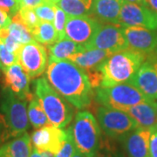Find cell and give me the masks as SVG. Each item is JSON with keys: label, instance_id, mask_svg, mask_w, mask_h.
<instances>
[{"label": "cell", "instance_id": "24", "mask_svg": "<svg viewBox=\"0 0 157 157\" xmlns=\"http://www.w3.org/2000/svg\"><path fill=\"white\" fill-rule=\"evenodd\" d=\"M27 113H28L29 121L35 129L52 125L45 114L43 107H41L39 101L35 95L29 101Z\"/></svg>", "mask_w": 157, "mask_h": 157}, {"label": "cell", "instance_id": "13", "mask_svg": "<svg viewBox=\"0 0 157 157\" xmlns=\"http://www.w3.org/2000/svg\"><path fill=\"white\" fill-rule=\"evenodd\" d=\"M101 25L91 15L68 17L66 25V39L85 45L95 35Z\"/></svg>", "mask_w": 157, "mask_h": 157}, {"label": "cell", "instance_id": "47", "mask_svg": "<svg viewBox=\"0 0 157 157\" xmlns=\"http://www.w3.org/2000/svg\"><path fill=\"white\" fill-rule=\"evenodd\" d=\"M145 1H146V0H144V5H145Z\"/></svg>", "mask_w": 157, "mask_h": 157}, {"label": "cell", "instance_id": "19", "mask_svg": "<svg viewBox=\"0 0 157 157\" xmlns=\"http://www.w3.org/2000/svg\"><path fill=\"white\" fill-rule=\"evenodd\" d=\"M32 150V140L25 132L0 147V157H30Z\"/></svg>", "mask_w": 157, "mask_h": 157}, {"label": "cell", "instance_id": "33", "mask_svg": "<svg viewBox=\"0 0 157 157\" xmlns=\"http://www.w3.org/2000/svg\"><path fill=\"white\" fill-rule=\"evenodd\" d=\"M0 9L6 11L12 17L17 15L20 7L17 0H0Z\"/></svg>", "mask_w": 157, "mask_h": 157}, {"label": "cell", "instance_id": "3", "mask_svg": "<svg viewBox=\"0 0 157 157\" xmlns=\"http://www.w3.org/2000/svg\"><path fill=\"white\" fill-rule=\"evenodd\" d=\"M29 123L27 101L19 99L10 90L2 88L0 94L2 142L25 133Z\"/></svg>", "mask_w": 157, "mask_h": 157}, {"label": "cell", "instance_id": "9", "mask_svg": "<svg viewBox=\"0 0 157 157\" xmlns=\"http://www.w3.org/2000/svg\"><path fill=\"white\" fill-rule=\"evenodd\" d=\"M17 56V62L31 78H38L46 70L47 49L36 40L22 45Z\"/></svg>", "mask_w": 157, "mask_h": 157}, {"label": "cell", "instance_id": "2", "mask_svg": "<svg viewBox=\"0 0 157 157\" xmlns=\"http://www.w3.org/2000/svg\"><path fill=\"white\" fill-rule=\"evenodd\" d=\"M147 58L145 54L129 48L111 54L97 67L101 74L100 87L128 83Z\"/></svg>", "mask_w": 157, "mask_h": 157}, {"label": "cell", "instance_id": "18", "mask_svg": "<svg viewBox=\"0 0 157 157\" xmlns=\"http://www.w3.org/2000/svg\"><path fill=\"white\" fill-rule=\"evenodd\" d=\"M121 4L122 0H94L90 15L101 24L119 25Z\"/></svg>", "mask_w": 157, "mask_h": 157}, {"label": "cell", "instance_id": "25", "mask_svg": "<svg viewBox=\"0 0 157 157\" xmlns=\"http://www.w3.org/2000/svg\"><path fill=\"white\" fill-rule=\"evenodd\" d=\"M7 31L14 39H17V41L22 45L30 43L34 40L30 31L18 19V17L16 15L11 18V25L7 28Z\"/></svg>", "mask_w": 157, "mask_h": 157}, {"label": "cell", "instance_id": "21", "mask_svg": "<svg viewBox=\"0 0 157 157\" xmlns=\"http://www.w3.org/2000/svg\"><path fill=\"white\" fill-rule=\"evenodd\" d=\"M85 50L84 45L78 44L68 39H62L48 45L49 59L58 60H68L70 57Z\"/></svg>", "mask_w": 157, "mask_h": 157}, {"label": "cell", "instance_id": "26", "mask_svg": "<svg viewBox=\"0 0 157 157\" xmlns=\"http://www.w3.org/2000/svg\"><path fill=\"white\" fill-rule=\"evenodd\" d=\"M16 16L27 27L30 33H32L40 22L39 17L35 13L34 9L33 8L21 7Z\"/></svg>", "mask_w": 157, "mask_h": 157}, {"label": "cell", "instance_id": "29", "mask_svg": "<svg viewBox=\"0 0 157 157\" xmlns=\"http://www.w3.org/2000/svg\"><path fill=\"white\" fill-rule=\"evenodd\" d=\"M94 157H125L124 154L118 149L109 140H101V147Z\"/></svg>", "mask_w": 157, "mask_h": 157}, {"label": "cell", "instance_id": "28", "mask_svg": "<svg viewBox=\"0 0 157 157\" xmlns=\"http://www.w3.org/2000/svg\"><path fill=\"white\" fill-rule=\"evenodd\" d=\"M55 6H56L52 5L50 3H45L34 8V11L40 21L52 23L53 22L55 16Z\"/></svg>", "mask_w": 157, "mask_h": 157}, {"label": "cell", "instance_id": "8", "mask_svg": "<svg viewBox=\"0 0 157 157\" xmlns=\"http://www.w3.org/2000/svg\"><path fill=\"white\" fill-rule=\"evenodd\" d=\"M84 46L86 50L100 49L111 53L128 49L121 26L113 24H102L95 35Z\"/></svg>", "mask_w": 157, "mask_h": 157}, {"label": "cell", "instance_id": "14", "mask_svg": "<svg viewBox=\"0 0 157 157\" xmlns=\"http://www.w3.org/2000/svg\"><path fill=\"white\" fill-rule=\"evenodd\" d=\"M121 29L129 49L141 52L147 56L156 53V31L140 26H124Z\"/></svg>", "mask_w": 157, "mask_h": 157}, {"label": "cell", "instance_id": "10", "mask_svg": "<svg viewBox=\"0 0 157 157\" xmlns=\"http://www.w3.org/2000/svg\"><path fill=\"white\" fill-rule=\"evenodd\" d=\"M119 25L124 26H140L156 31L157 12L144 5L122 1Z\"/></svg>", "mask_w": 157, "mask_h": 157}, {"label": "cell", "instance_id": "12", "mask_svg": "<svg viewBox=\"0 0 157 157\" xmlns=\"http://www.w3.org/2000/svg\"><path fill=\"white\" fill-rule=\"evenodd\" d=\"M2 73V88L10 90L17 97L24 101H29L33 97L34 95L30 91L31 78L19 63L4 67Z\"/></svg>", "mask_w": 157, "mask_h": 157}, {"label": "cell", "instance_id": "22", "mask_svg": "<svg viewBox=\"0 0 157 157\" xmlns=\"http://www.w3.org/2000/svg\"><path fill=\"white\" fill-rule=\"evenodd\" d=\"M94 0H60L57 6L68 17H79L91 14Z\"/></svg>", "mask_w": 157, "mask_h": 157}, {"label": "cell", "instance_id": "1", "mask_svg": "<svg viewBox=\"0 0 157 157\" xmlns=\"http://www.w3.org/2000/svg\"><path fill=\"white\" fill-rule=\"evenodd\" d=\"M48 62L45 77L51 86L77 109L89 107L94 92L84 69L70 60L49 59Z\"/></svg>", "mask_w": 157, "mask_h": 157}, {"label": "cell", "instance_id": "7", "mask_svg": "<svg viewBox=\"0 0 157 157\" xmlns=\"http://www.w3.org/2000/svg\"><path fill=\"white\" fill-rule=\"evenodd\" d=\"M97 120L101 130L109 139H124L139 126L127 112L101 106L96 110Z\"/></svg>", "mask_w": 157, "mask_h": 157}, {"label": "cell", "instance_id": "5", "mask_svg": "<svg viewBox=\"0 0 157 157\" xmlns=\"http://www.w3.org/2000/svg\"><path fill=\"white\" fill-rule=\"evenodd\" d=\"M76 149L86 157H94L101 147V128L93 113L81 111L75 115L69 127Z\"/></svg>", "mask_w": 157, "mask_h": 157}, {"label": "cell", "instance_id": "42", "mask_svg": "<svg viewBox=\"0 0 157 157\" xmlns=\"http://www.w3.org/2000/svg\"><path fill=\"white\" fill-rule=\"evenodd\" d=\"M49 2H50L51 4H52V5H54V6H57V4L60 1V0H48Z\"/></svg>", "mask_w": 157, "mask_h": 157}, {"label": "cell", "instance_id": "15", "mask_svg": "<svg viewBox=\"0 0 157 157\" xmlns=\"http://www.w3.org/2000/svg\"><path fill=\"white\" fill-rule=\"evenodd\" d=\"M67 130L48 125L33 132L31 140L34 147L39 151H48L57 154L67 138Z\"/></svg>", "mask_w": 157, "mask_h": 157}, {"label": "cell", "instance_id": "46", "mask_svg": "<svg viewBox=\"0 0 157 157\" xmlns=\"http://www.w3.org/2000/svg\"><path fill=\"white\" fill-rule=\"evenodd\" d=\"M156 104H157V100H156ZM156 110H157V106H156Z\"/></svg>", "mask_w": 157, "mask_h": 157}, {"label": "cell", "instance_id": "35", "mask_svg": "<svg viewBox=\"0 0 157 157\" xmlns=\"http://www.w3.org/2000/svg\"><path fill=\"white\" fill-rule=\"evenodd\" d=\"M149 157H157V130L153 131L150 136Z\"/></svg>", "mask_w": 157, "mask_h": 157}, {"label": "cell", "instance_id": "41", "mask_svg": "<svg viewBox=\"0 0 157 157\" xmlns=\"http://www.w3.org/2000/svg\"><path fill=\"white\" fill-rule=\"evenodd\" d=\"M73 157H86V156H85L83 154H81L80 152L78 151V150L76 149V151H75V153L73 154Z\"/></svg>", "mask_w": 157, "mask_h": 157}, {"label": "cell", "instance_id": "20", "mask_svg": "<svg viewBox=\"0 0 157 157\" xmlns=\"http://www.w3.org/2000/svg\"><path fill=\"white\" fill-rule=\"evenodd\" d=\"M111 52L100 49H88L74 54L69 58L72 61L85 71L97 68L105 59L110 56Z\"/></svg>", "mask_w": 157, "mask_h": 157}, {"label": "cell", "instance_id": "32", "mask_svg": "<svg viewBox=\"0 0 157 157\" xmlns=\"http://www.w3.org/2000/svg\"><path fill=\"white\" fill-rule=\"evenodd\" d=\"M0 60L2 62L4 67H10L15 63H18L17 54L8 50L1 40H0Z\"/></svg>", "mask_w": 157, "mask_h": 157}, {"label": "cell", "instance_id": "36", "mask_svg": "<svg viewBox=\"0 0 157 157\" xmlns=\"http://www.w3.org/2000/svg\"><path fill=\"white\" fill-rule=\"evenodd\" d=\"M11 16L6 12L0 9V30L7 29L11 25Z\"/></svg>", "mask_w": 157, "mask_h": 157}, {"label": "cell", "instance_id": "31", "mask_svg": "<svg viewBox=\"0 0 157 157\" xmlns=\"http://www.w3.org/2000/svg\"><path fill=\"white\" fill-rule=\"evenodd\" d=\"M67 130L68 133L67 138L64 141L59 151L54 155L55 157H73V154L76 151V147L74 144L72 135H71L69 129L67 128Z\"/></svg>", "mask_w": 157, "mask_h": 157}, {"label": "cell", "instance_id": "39", "mask_svg": "<svg viewBox=\"0 0 157 157\" xmlns=\"http://www.w3.org/2000/svg\"><path fill=\"white\" fill-rule=\"evenodd\" d=\"M124 2L128 3H134V4H138V5H144V0H122ZM145 6V5H144Z\"/></svg>", "mask_w": 157, "mask_h": 157}, {"label": "cell", "instance_id": "43", "mask_svg": "<svg viewBox=\"0 0 157 157\" xmlns=\"http://www.w3.org/2000/svg\"><path fill=\"white\" fill-rule=\"evenodd\" d=\"M1 135H2V128H1V125H0V143L2 142V138H1Z\"/></svg>", "mask_w": 157, "mask_h": 157}, {"label": "cell", "instance_id": "37", "mask_svg": "<svg viewBox=\"0 0 157 157\" xmlns=\"http://www.w3.org/2000/svg\"><path fill=\"white\" fill-rule=\"evenodd\" d=\"M145 6L150 8L154 11L157 12V0H146Z\"/></svg>", "mask_w": 157, "mask_h": 157}, {"label": "cell", "instance_id": "17", "mask_svg": "<svg viewBox=\"0 0 157 157\" xmlns=\"http://www.w3.org/2000/svg\"><path fill=\"white\" fill-rule=\"evenodd\" d=\"M156 101L141 102L130 107L127 113L137 122L140 128L150 129L152 132L157 130Z\"/></svg>", "mask_w": 157, "mask_h": 157}, {"label": "cell", "instance_id": "34", "mask_svg": "<svg viewBox=\"0 0 157 157\" xmlns=\"http://www.w3.org/2000/svg\"><path fill=\"white\" fill-rule=\"evenodd\" d=\"M17 2L18 3L20 8L27 7V8H33V9L41 5H44L45 3H50L48 0H17Z\"/></svg>", "mask_w": 157, "mask_h": 157}, {"label": "cell", "instance_id": "11", "mask_svg": "<svg viewBox=\"0 0 157 157\" xmlns=\"http://www.w3.org/2000/svg\"><path fill=\"white\" fill-rule=\"evenodd\" d=\"M128 83L135 86L149 100L156 101L157 56L152 54L147 57Z\"/></svg>", "mask_w": 157, "mask_h": 157}, {"label": "cell", "instance_id": "40", "mask_svg": "<svg viewBox=\"0 0 157 157\" xmlns=\"http://www.w3.org/2000/svg\"><path fill=\"white\" fill-rule=\"evenodd\" d=\"M41 155H43V157H55L54 154L51 153V152L48 151H40Z\"/></svg>", "mask_w": 157, "mask_h": 157}, {"label": "cell", "instance_id": "16", "mask_svg": "<svg viewBox=\"0 0 157 157\" xmlns=\"http://www.w3.org/2000/svg\"><path fill=\"white\" fill-rule=\"evenodd\" d=\"M151 134L150 129L138 127L122 139L127 157H149Z\"/></svg>", "mask_w": 157, "mask_h": 157}, {"label": "cell", "instance_id": "30", "mask_svg": "<svg viewBox=\"0 0 157 157\" xmlns=\"http://www.w3.org/2000/svg\"><path fill=\"white\" fill-rule=\"evenodd\" d=\"M0 40L4 43V45H6L8 50L16 54H17L18 51L20 50L22 46V44H20L17 39H14L11 34L9 33L7 29L0 30Z\"/></svg>", "mask_w": 157, "mask_h": 157}, {"label": "cell", "instance_id": "44", "mask_svg": "<svg viewBox=\"0 0 157 157\" xmlns=\"http://www.w3.org/2000/svg\"><path fill=\"white\" fill-rule=\"evenodd\" d=\"M4 68V66H3V64H2V62L0 60V70H2Z\"/></svg>", "mask_w": 157, "mask_h": 157}, {"label": "cell", "instance_id": "38", "mask_svg": "<svg viewBox=\"0 0 157 157\" xmlns=\"http://www.w3.org/2000/svg\"><path fill=\"white\" fill-rule=\"evenodd\" d=\"M30 157H43V155H41V153L39 149H37L36 147H33V150H32Z\"/></svg>", "mask_w": 157, "mask_h": 157}, {"label": "cell", "instance_id": "23", "mask_svg": "<svg viewBox=\"0 0 157 157\" xmlns=\"http://www.w3.org/2000/svg\"><path fill=\"white\" fill-rule=\"evenodd\" d=\"M34 40L43 45H51L59 41L58 34L53 24L40 21L38 26L31 33Z\"/></svg>", "mask_w": 157, "mask_h": 157}, {"label": "cell", "instance_id": "6", "mask_svg": "<svg viewBox=\"0 0 157 157\" xmlns=\"http://www.w3.org/2000/svg\"><path fill=\"white\" fill-rule=\"evenodd\" d=\"M94 99L101 106L124 112L141 102L152 101L129 83H122L110 87H98L94 92Z\"/></svg>", "mask_w": 157, "mask_h": 157}, {"label": "cell", "instance_id": "48", "mask_svg": "<svg viewBox=\"0 0 157 157\" xmlns=\"http://www.w3.org/2000/svg\"><path fill=\"white\" fill-rule=\"evenodd\" d=\"M155 54H157V52H156V53H155Z\"/></svg>", "mask_w": 157, "mask_h": 157}, {"label": "cell", "instance_id": "4", "mask_svg": "<svg viewBox=\"0 0 157 157\" xmlns=\"http://www.w3.org/2000/svg\"><path fill=\"white\" fill-rule=\"evenodd\" d=\"M34 92L52 126L64 128L72 122L74 114L72 105L51 86L45 77L34 81Z\"/></svg>", "mask_w": 157, "mask_h": 157}, {"label": "cell", "instance_id": "45", "mask_svg": "<svg viewBox=\"0 0 157 157\" xmlns=\"http://www.w3.org/2000/svg\"><path fill=\"white\" fill-rule=\"evenodd\" d=\"M0 78H1V73H0Z\"/></svg>", "mask_w": 157, "mask_h": 157}, {"label": "cell", "instance_id": "27", "mask_svg": "<svg viewBox=\"0 0 157 157\" xmlns=\"http://www.w3.org/2000/svg\"><path fill=\"white\" fill-rule=\"evenodd\" d=\"M67 18L68 16L67 15V13L58 6H55V16L53 19V26L58 34L59 41L66 39V25Z\"/></svg>", "mask_w": 157, "mask_h": 157}]
</instances>
